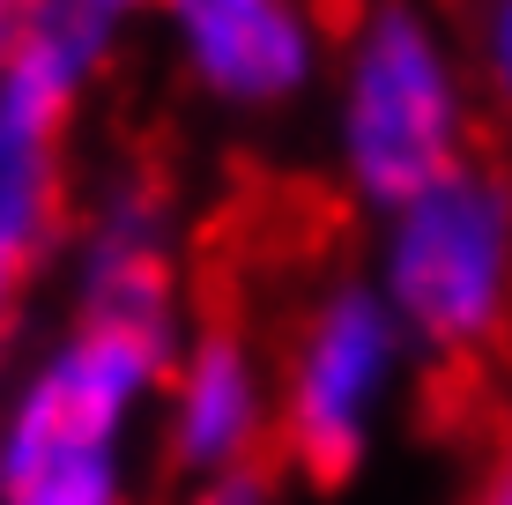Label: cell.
<instances>
[{"instance_id":"1","label":"cell","mask_w":512,"mask_h":505,"mask_svg":"<svg viewBox=\"0 0 512 505\" xmlns=\"http://www.w3.org/2000/svg\"><path fill=\"white\" fill-rule=\"evenodd\" d=\"M164 364L97 327H52L0 379V505H141Z\"/></svg>"},{"instance_id":"2","label":"cell","mask_w":512,"mask_h":505,"mask_svg":"<svg viewBox=\"0 0 512 505\" xmlns=\"http://www.w3.org/2000/svg\"><path fill=\"white\" fill-rule=\"evenodd\" d=\"M334 179L372 216L468 164V60L416 0H364L327 52Z\"/></svg>"},{"instance_id":"3","label":"cell","mask_w":512,"mask_h":505,"mask_svg":"<svg viewBox=\"0 0 512 505\" xmlns=\"http://www.w3.org/2000/svg\"><path fill=\"white\" fill-rule=\"evenodd\" d=\"M364 275L416 357H483L512 327V179L468 156L386 208Z\"/></svg>"},{"instance_id":"4","label":"cell","mask_w":512,"mask_h":505,"mask_svg":"<svg viewBox=\"0 0 512 505\" xmlns=\"http://www.w3.org/2000/svg\"><path fill=\"white\" fill-rule=\"evenodd\" d=\"M416 342L372 275H327L275 350V461L305 483H349L401 409Z\"/></svg>"},{"instance_id":"5","label":"cell","mask_w":512,"mask_h":505,"mask_svg":"<svg viewBox=\"0 0 512 505\" xmlns=\"http://www.w3.org/2000/svg\"><path fill=\"white\" fill-rule=\"evenodd\" d=\"M186 216L179 194L149 164H112L75 194V223L60 246V327H97V335L141 342L171 357L186 342L193 312V275H186Z\"/></svg>"},{"instance_id":"6","label":"cell","mask_w":512,"mask_h":505,"mask_svg":"<svg viewBox=\"0 0 512 505\" xmlns=\"http://www.w3.org/2000/svg\"><path fill=\"white\" fill-rule=\"evenodd\" d=\"M275 461V357L231 312H201L156 387V468L216 483Z\"/></svg>"},{"instance_id":"7","label":"cell","mask_w":512,"mask_h":505,"mask_svg":"<svg viewBox=\"0 0 512 505\" xmlns=\"http://www.w3.org/2000/svg\"><path fill=\"white\" fill-rule=\"evenodd\" d=\"M171 67L231 119H275L327 90V23L312 0H156Z\"/></svg>"},{"instance_id":"8","label":"cell","mask_w":512,"mask_h":505,"mask_svg":"<svg viewBox=\"0 0 512 505\" xmlns=\"http://www.w3.org/2000/svg\"><path fill=\"white\" fill-rule=\"evenodd\" d=\"M45 275H52L45 260H23V253L0 246V364L23 350L30 320H38V290H45Z\"/></svg>"},{"instance_id":"9","label":"cell","mask_w":512,"mask_h":505,"mask_svg":"<svg viewBox=\"0 0 512 505\" xmlns=\"http://www.w3.org/2000/svg\"><path fill=\"white\" fill-rule=\"evenodd\" d=\"M475 82L490 90V104L512 112V0L475 8Z\"/></svg>"},{"instance_id":"10","label":"cell","mask_w":512,"mask_h":505,"mask_svg":"<svg viewBox=\"0 0 512 505\" xmlns=\"http://www.w3.org/2000/svg\"><path fill=\"white\" fill-rule=\"evenodd\" d=\"M171 505H282L275 468H245V476H216V483H179Z\"/></svg>"},{"instance_id":"11","label":"cell","mask_w":512,"mask_h":505,"mask_svg":"<svg viewBox=\"0 0 512 505\" xmlns=\"http://www.w3.org/2000/svg\"><path fill=\"white\" fill-rule=\"evenodd\" d=\"M475 505H512V446L490 461V476H483V491H475Z\"/></svg>"},{"instance_id":"12","label":"cell","mask_w":512,"mask_h":505,"mask_svg":"<svg viewBox=\"0 0 512 505\" xmlns=\"http://www.w3.org/2000/svg\"><path fill=\"white\" fill-rule=\"evenodd\" d=\"M82 8H97V15H112V23H149V15H156V0H82Z\"/></svg>"},{"instance_id":"13","label":"cell","mask_w":512,"mask_h":505,"mask_svg":"<svg viewBox=\"0 0 512 505\" xmlns=\"http://www.w3.org/2000/svg\"><path fill=\"white\" fill-rule=\"evenodd\" d=\"M15 8H30V0H15Z\"/></svg>"}]
</instances>
